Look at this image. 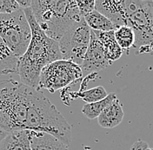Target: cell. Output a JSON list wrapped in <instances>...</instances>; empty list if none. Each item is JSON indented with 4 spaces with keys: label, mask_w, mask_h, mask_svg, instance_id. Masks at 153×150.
Listing matches in <instances>:
<instances>
[{
    "label": "cell",
    "mask_w": 153,
    "mask_h": 150,
    "mask_svg": "<svg viewBox=\"0 0 153 150\" xmlns=\"http://www.w3.org/2000/svg\"><path fill=\"white\" fill-rule=\"evenodd\" d=\"M30 9L40 29L57 42L83 18L73 0H31Z\"/></svg>",
    "instance_id": "3"
},
{
    "label": "cell",
    "mask_w": 153,
    "mask_h": 150,
    "mask_svg": "<svg viewBox=\"0 0 153 150\" xmlns=\"http://www.w3.org/2000/svg\"><path fill=\"white\" fill-rule=\"evenodd\" d=\"M84 19L85 21L86 24L89 26V28L92 30L105 32V31H111L116 30L113 24L96 10L85 16Z\"/></svg>",
    "instance_id": "16"
},
{
    "label": "cell",
    "mask_w": 153,
    "mask_h": 150,
    "mask_svg": "<svg viewBox=\"0 0 153 150\" xmlns=\"http://www.w3.org/2000/svg\"><path fill=\"white\" fill-rule=\"evenodd\" d=\"M108 95L105 89L103 86H97L95 88L86 89V90H80L78 92L71 93V96L81 98L86 103H93L96 102H99Z\"/></svg>",
    "instance_id": "19"
},
{
    "label": "cell",
    "mask_w": 153,
    "mask_h": 150,
    "mask_svg": "<svg viewBox=\"0 0 153 150\" xmlns=\"http://www.w3.org/2000/svg\"><path fill=\"white\" fill-rule=\"evenodd\" d=\"M25 129L42 132L70 146L71 127L54 104L41 91L33 89L26 115Z\"/></svg>",
    "instance_id": "2"
},
{
    "label": "cell",
    "mask_w": 153,
    "mask_h": 150,
    "mask_svg": "<svg viewBox=\"0 0 153 150\" xmlns=\"http://www.w3.org/2000/svg\"><path fill=\"white\" fill-rule=\"evenodd\" d=\"M94 34L97 38L101 43L104 51H105V57L107 60L112 64L113 62L118 60L122 55L123 50L117 44L116 39H115L114 30L111 31H96L93 30Z\"/></svg>",
    "instance_id": "14"
},
{
    "label": "cell",
    "mask_w": 153,
    "mask_h": 150,
    "mask_svg": "<svg viewBox=\"0 0 153 150\" xmlns=\"http://www.w3.org/2000/svg\"><path fill=\"white\" fill-rule=\"evenodd\" d=\"M20 9L16 0H0V14H10Z\"/></svg>",
    "instance_id": "20"
},
{
    "label": "cell",
    "mask_w": 153,
    "mask_h": 150,
    "mask_svg": "<svg viewBox=\"0 0 153 150\" xmlns=\"http://www.w3.org/2000/svg\"><path fill=\"white\" fill-rule=\"evenodd\" d=\"M90 38L91 29L83 18L69 29L57 42L63 59L81 66Z\"/></svg>",
    "instance_id": "8"
},
{
    "label": "cell",
    "mask_w": 153,
    "mask_h": 150,
    "mask_svg": "<svg viewBox=\"0 0 153 150\" xmlns=\"http://www.w3.org/2000/svg\"><path fill=\"white\" fill-rule=\"evenodd\" d=\"M115 39L122 49V50H126L127 54L129 50L133 47L135 44V34L132 29L128 26H121L114 30Z\"/></svg>",
    "instance_id": "18"
},
{
    "label": "cell",
    "mask_w": 153,
    "mask_h": 150,
    "mask_svg": "<svg viewBox=\"0 0 153 150\" xmlns=\"http://www.w3.org/2000/svg\"><path fill=\"white\" fill-rule=\"evenodd\" d=\"M33 89L14 79L0 82V129L7 133L25 129Z\"/></svg>",
    "instance_id": "4"
},
{
    "label": "cell",
    "mask_w": 153,
    "mask_h": 150,
    "mask_svg": "<svg viewBox=\"0 0 153 150\" xmlns=\"http://www.w3.org/2000/svg\"><path fill=\"white\" fill-rule=\"evenodd\" d=\"M24 12L31 30V39L27 50L19 59L18 74L23 84L37 90L43 68L63 57L58 43L48 38L40 29L30 7L24 9Z\"/></svg>",
    "instance_id": "1"
},
{
    "label": "cell",
    "mask_w": 153,
    "mask_h": 150,
    "mask_svg": "<svg viewBox=\"0 0 153 150\" xmlns=\"http://www.w3.org/2000/svg\"><path fill=\"white\" fill-rule=\"evenodd\" d=\"M147 148H149V145L147 142L142 141V140H138L131 146L130 150H145Z\"/></svg>",
    "instance_id": "22"
},
{
    "label": "cell",
    "mask_w": 153,
    "mask_h": 150,
    "mask_svg": "<svg viewBox=\"0 0 153 150\" xmlns=\"http://www.w3.org/2000/svg\"><path fill=\"white\" fill-rule=\"evenodd\" d=\"M76 5L80 16L84 18L87 14L95 10V1H76Z\"/></svg>",
    "instance_id": "21"
},
{
    "label": "cell",
    "mask_w": 153,
    "mask_h": 150,
    "mask_svg": "<svg viewBox=\"0 0 153 150\" xmlns=\"http://www.w3.org/2000/svg\"><path fill=\"white\" fill-rule=\"evenodd\" d=\"M0 38L19 59L25 53L31 39V30L24 10L0 14Z\"/></svg>",
    "instance_id": "6"
},
{
    "label": "cell",
    "mask_w": 153,
    "mask_h": 150,
    "mask_svg": "<svg viewBox=\"0 0 153 150\" xmlns=\"http://www.w3.org/2000/svg\"><path fill=\"white\" fill-rule=\"evenodd\" d=\"M7 132H5L4 130H3L2 129H0V142L3 141V139L7 135Z\"/></svg>",
    "instance_id": "24"
},
{
    "label": "cell",
    "mask_w": 153,
    "mask_h": 150,
    "mask_svg": "<svg viewBox=\"0 0 153 150\" xmlns=\"http://www.w3.org/2000/svg\"><path fill=\"white\" fill-rule=\"evenodd\" d=\"M124 112L120 101L117 98L97 117L98 124L104 129H113L123 122Z\"/></svg>",
    "instance_id": "11"
},
{
    "label": "cell",
    "mask_w": 153,
    "mask_h": 150,
    "mask_svg": "<svg viewBox=\"0 0 153 150\" xmlns=\"http://www.w3.org/2000/svg\"><path fill=\"white\" fill-rule=\"evenodd\" d=\"M95 10L109 19L116 29L127 26V18L123 0H97Z\"/></svg>",
    "instance_id": "10"
},
{
    "label": "cell",
    "mask_w": 153,
    "mask_h": 150,
    "mask_svg": "<svg viewBox=\"0 0 153 150\" xmlns=\"http://www.w3.org/2000/svg\"><path fill=\"white\" fill-rule=\"evenodd\" d=\"M127 26L133 30L136 51L153 42V1L124 0Z\"/></svg>",
    "instance_id": "5"
},
{
    "label": "cell",
    "mask_w": 153,
    "mask_h": 150,
    "mask_svg": "<svg viewBox=\"0 0 153 150\" xmlns=\"http://www.w3.org/2000/svg\"><path fill=\"white\" fill-rule=\"evenodd\" d=\"M0 150H31L30 130L8 133L0 142Z\"/></svg>",
    "instance_id": "13"
},
{
    "label": "cell",
    "mask_w": 153,
    "mask_h": 150,
    "mask_svg": "<svg viewBox=\"0 0 153 150\" xmlns=\"http://www.w3.org/2000/svg\"><path fill=\"white\" fill-rule=\"evenodd\" d=\"M117 99V95L115 93H110L105 99L93 103H86L82 109V113L89 120H93L99 116L107 106Z\"/></svg>",
    "instance_id": "17"
},
{
    "label": "cell",
    "mask_w": 153,
    "mask_h": 150,
    "mask_svg": "<svg viewBox=\"0 0 153 150\" xmlns=\"http://www.w3.org/2000/svg\"><path fill=\"white\" fill-rule=\"evenodd\" d=\"M81 67L71 61L57 60L43 68L39 75L37 90L47 89L54 93L81 79Z\"/></svg>",
    "instance_id": "7"
},
{
    "label": "cell",
    "mask_w": 153,
    "mask_h": 150,
    "mask_svg": "<svg viewBox=\"0 0 153 150\" xmlns=\"http://www.w3.org/2000/svg\"><path fill=\"white\" fill-rule=\"evenodd\" d=\"M145 150H153V149H151V148H147Z\"/></svg>",
    "instance_id": "25"
},
{
    "label": "cell",
    "mask_w": 153,
    "mask_h": 150,
    "mask_svg": "<svg viewBox=\"0 0 153 150\" xmlns=\"http://www.w3.org/2000/svg\"><path fill=\"white\" fill-rule=\"evenodd\" d=\"M111 64L105 57V51L101 43L97 38L93 30H91V38L83 63L81 64L82 73L84 75L96 74L106 69Z\"/></svg>",
    "instance_id": "9"
},
{
    "label": "cell",
    "mask_w": 153,
    "mask_h": 150,
    "mask_svg": "<svg viewBox=\"0 0 153 150\" xmlns=\"http://www.w3.org/2000/svg\"><path fill=\"white\" fill-rule=\"evenodd\" d=\"M18 4L20 6L21 9H26L30 8L31 4V0H16Z\"/></svg>",
    "instance_id": "23"
},
{
    "label": "cell",
    "mask_w": 153,
    "mask_h": 150,
    "mask_svg": "<svg viewBox=\"0 0 153 150\" xmlns=\"http://www.w3.org/2000/svg\"><path fill=\"white\" fill-rule=\"evenodd\" d=\"M19 58L0 38V75L18 74Z\"/></svg>",
    "instance_id": "15"
},
{
    "label": "cell",
    "mask_w": 153,
    "mask_h": 150,
    "mask_svg": "<svg viewBox=\"0 0 153 150\" xmlns=\"http://www.w3.org/2000/svg\"><path fill=\"white\" fill-rule=\"evenodd\" d=\"M30 133L31 150H70L69 146L51 134L30 130Z\"/></svg>",
    "instance_id": "12"
}]
</instances>
